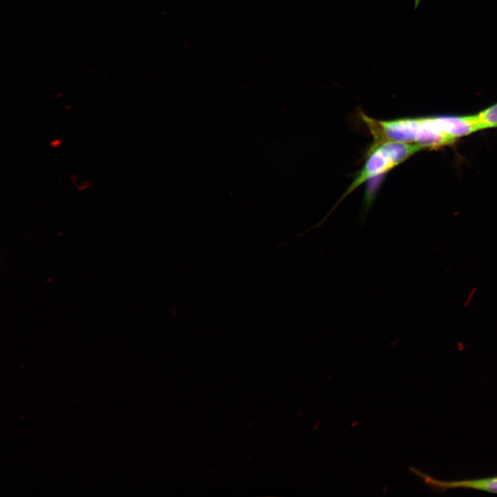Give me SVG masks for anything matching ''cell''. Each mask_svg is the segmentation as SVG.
Listing matches in <instances>:
<instances>
[{"label":"cell","instance_id":"obj_1","mask_svg":"<svg viewBox=\"0 0 497 497\" xmlns=\"http://www.w3.org/2000/svg\"><path fill=\"white\" fill-rule=\"evenodd\" d=\"M362 119L375 143L393 140L417 144L425 149H436L456 141L440 129L436 117L378 120L364 114Z\"/></svg>","mask_w":497,"mask_h":497},{"label":"cell","instance_id":"obj_2","mask_svg":"<svg viewBox=\"0 0 497 497\" xmlns=\"http://www.w3.org/2000/svg\"><path fill=\"white\" fill-rule=\"evenodd\" d=\"M424 149L422 146L417 144L393 140L373 143L367 151V159L360 172L332 210L316 226H320L340 202L361 184L371 179L384 176L385 174L415 153Z\"/></svg>","mask_w":497,"mask_h":497},{"label":"cell","instance_id":"obj_3","mask_svg":"<svg viewBox=\"0 0 497 497\" xmlns=\"http://www.w3.org/2000/svg\"><path fill=\"white\" fill-rule=\"evenodd\" d=\"M410 470L417 475L427 486L434 490L445 491L450 489L462 488L497 494V476L460 480H441L416 468H411Z\"/></svg>","mask_w":497,"mask_h":497},{"label":"cell","instance_id":"obj_4","mask_svg":"<svg viewBox=\"0 0 497 497\" xmlns=\"http://www.w3.org/2000/svg\"><path fill=\"white\" fill-rule=\"evenodd\" d=\"M478 130L497 127V104L475 115Z\"/></svg>","mask_w":497,"mask_h":497},{"label":"cell","instance_id":"obj_5","mask_svg":"<svg viewBox=\"0 0 497 497\" xmlns=\"http://www.w3.org/2000/svg\"><path fill=\"white\" fill-rule=\"evenodd\" d=\"M478 286H473L470 291L468 292L465 301L463 302L462 306L465 308H469L471 306V302H473L476 295L478 293Z\"/></svg>","mask_w":497,"mask_h":497},{"label":"cell","instance_id":"obj_6","mask_svg":"<svg viewBox=\"0 0 497 497\" xmlns=\"http://www.w3.org/2000/svg\"><path fill=\"white\" fill-rule=\"evenodd\" d=\"M420 2H421V0H415L414 1V9L415 10L417 9V8L420 5Z\"/></svg>","mask_w":497,"mask_h":497}]
</instances>
